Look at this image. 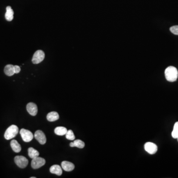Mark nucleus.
Listing matches in <instances>:
<instances>
[{"label":"nucleus","mask_w":178,"mask_h":178,"mask_svg":"<svg viewBox=\"0 0 178 178\" xmlns=\"http://www.w3.org/2000/svg\"><path fill=\"white\" fill-rule=\"evenodd\" d=\"M30 178H36V177H31Z\"/></svg>","instance_id":"5701e85b"},{"label":"nucleus","mask_w":178,"mask_h":178,"mask_svg":"<svg viewBox=\"0 0 178 178\" xmlns=\"http://www.w3.org/2000/svg\"><path fill=\"white\" fill-rule=\"evenodd\" d=\"M28 155L32 159L39 156V152L33 148H29L28 149Z\"/></svg>","instance_id":"a211bd4d"},{"label":"nucleus","mask_w":178,"mask_h":178,"mask_svg":"<svg viewBox=\"0 0 178 178\" xmlns=\"http://www.w3.org/2000/svg\"><path fill=\"white\" fill-rule=\"evenodd\" d=\"M45 58V53L41 50L36 51L32 58V61L34 64H38L41 63Z\"/></svg>","instance_id":"423d86ee"},{"label":"nucleus","mask_w":178,"mask_h":178,"mask_svg":"<svg viewBox=\"0 0 178 178\" xmlns=\"http://www.w3.org/2000/svg\"><path fill=\"white\" fill-rule=\"evenodd\" d=\"M6 14H5V18H6V20L9 21H12L13 18V10L12 9V7H10V6H8L6 8Z\"/></svg>","instance_id":"ddd939ff"},{"label":"nucleus","mask_w":178,"mask_h":178,"mask_svg":"<svg viewBox=\"0 0 178 178\" xmlns=\"http://www.w3.org/2000/svg\"><path fill=\"white\" fill-rule=\"evenodd\" d=\"M67 132V129L64 127H57L54 129V133L58 136H63Z\"/></svg>","instance_id":"f3484780"},{"label":"nucleus","mask_w":178,"mask_h":178,"mask_svg":"<svg viewBox=\"0 0 178 178\" xmlns=\"http://www.w3.org/2000/svg\"><path fill=\"white\" fill-rule=\"evenodd\" d=\"M14 69H15V73L16 74L19 73L21 71V67H19V66H14Z\"/></svg>","instance_id":"4be33fe9"},{"label":"nucleus","mask_w":178,"mask_h":178,"mask_svg":"<svg viewBox=\"0 0 178 178\" xmlns=\"http://www.w3.org/2000/svg\"><path fill=\"white\" fill-rule=\"evenodd\" d=\"M15 162L19 168H25L28 165V160L24 156H16L15 158Z\"/></svg>","instance_id":"7ed1b4c3"},{"label":"nucleus","mask_w":178,"mask_h":178,"mask_svg":"<svg viewBox=\"0 0 178 178\" xmlns=\"http://www.w3.org/2000/svg\"><path fill=\"white\" fill-rule=\"evenodd\" d=\"M165 75L166 79L168 81L175 82L178 78V70L176 67L171 66L165 69Z\"/></svg>","instance_id":"f257e3e1"},{"label":"nucleus","mask_w":178,"mask_h":178,"mask_svg":"<svg viewBox=\"0 0 178 178\" xmlns=\"http://www.w3.org/2000/svg\"><path fill=\"white\" fill-rule=\"evenodd\" d=\"M20 134L24 142H30L33 139V135L29 130L21 129L20 131Z\"/></svg>","instance_id":"39448f33"},{"label":"nucleus","mask_w":178,"mask_h":178,"mask_svg":"<svg viewBox=\"0 0 178 178\" xmlns=\"http://www.w3.org/2000/svg\"><path fill=\"white\" fill-rule=\"evenodd\" d=\"M4 73L8 76H12L15 73L14 69V65L12 64H8L6 65L4 69Z\"/></svg>","instance_id":"4468645a"},{"label":"nucleus","mask_w":178,"mask_h":178,"mask_svg":"<svg viewBox=\"0 0 178 178\" xmlns=\"http://www.w3.org/2000/svg\"><path fill=\"white\" fill-rule=\"evenodd\" d=\"M71 147H77L79 149H83L85 146V143L80 140H76L70 143Z\"/></svg>","instance_id":"dca6fc26"},{"label":"nucleus","mask_w":178,"mask_h":178,"mask_svg":"<svg viewBox=\"0 0 178 178\" xmlns=\"http://www.w3.org/2000/svg\"><path fill=\"white\" fill-rule=\"evenodd\" d=\"M46 163L45 159L39 156L32 159L31 161V167L34 169H37L44 166Z\"/></svg>","instance_id":"20e7f679"},{"label":"nucleus","mask_w":178,"mask_h":178,"mask_svg":"<svg viewBox=\"0 0 178 178\" xmlns=\"http://www.w3.org/2000/svg\"><path fill=\"white\" fill-rule=\"evenodd\" d=\"M27 111L31 115L34 116H36L38 113V107L36 104L33 102H29L27 104Z\"/></svg>","instance_id":"1a4fd4ad"},{"label":"nucleus","mask_w":178,"mask_h":178,"mask_svg":"<svg viewBox=\"0 0 178 178\" xmlns=\"http://www.w3.org/2000/svg\"><path fill=\"white\" fill-rule=\"evenodd\" d=\"M60 118L58 113L55 111H53L49 113L47 116V119L50 122H54L57 121Z\"/></svg>","instance_id":"2eb2a0df"},{"label":"nucleus","mask_w":178,"mask_h":178,"mask_svg":"<svg viewBox=\"0 0 178 178\" xmlns=\"http://www.w3.org/2000/svg\"><path fill=\"white\" fill-rule=\"evenodd\" d=\"M170 30L175 35H178V25H175L171 27Z\"/></svg>","instance_id":"412c9836"},{"label":"nucleus","mask_w":178,"mask_h":178,"mask_svg":"<svg viewBox=\"0 0 178 178\" xmlns=\"http://www.w3.org/2000/svg\"><path fill=\"white\" fill-rule=\"evenodd\" d=\"M34 137L41 145L45 144L47 141L45 135L41 130H37L35 132Z\"/></svg>","instance_id":"0eeeda50"},{"label":"nucleus","mask_w":178,"mask_h":178,"mask_svg":"<svg viewBox=\"0 0 178 178\" xmlns=\"http://www.w3.org/2000/svg\"><path fill=\"white\" fill-rule=\"evenodd\" d=\"M10 146L13 152L18 153L21 150V145L17 142V140H13L10 142Z\"/></svg>","instance_id":"f8f14e48"},{"label":"nucleus","mask_w":178,"mask_h":178,"mask_svg":"<svg viewBox=\"0 0 178 178\" xmlns=\"http://www.w3.org/2000/svg\"><path fill=\"white\" fill-rule=\"evenodd\" d=\"M172 136L174 139H177L178 137V122L174 124L173 130L172 133Z\"/></svg>","instance_id":"6ab92c4d"},{"label":"nucleus","mask_w":178,"mask_h":178,"mask_svg":"<svg viewBox=\"0 0 178 178\" xmlns=\"http://www.w3.org/2000/svg\"><path fill=\"white\" fill-rule=\"evenodd\" d=\"M50 172L57 176H61L63 173V170L60 165H54L51 167L50 169Z\"/></svg>","instance_id":"9b49d317"},{"label":"nucleus","mask_w":178,"mask_h":178,"mask_svg":"<svg viewBox=\"0 0 178 178\" xmlns=\"http://www.w3.org/2000/svg\"><path fill=\"white\" fill-rule=\"evenodd\" d=\"M61 167L64 171L67 172H70L74 170L75 168V166L71 162L64 161L61 162Z\"/></svg>","instance_id":"9d476101"},{"label":"nucleus","mask_w":178,"mask_h":178,"mask_svg":"<svg viewBox=\"0 0 178 178\" xmlns=\"http://www.w3.org/2000/svg\"><path fill=\"white\" fill-rule=\"evenodd\" d=\"M177 139H178V138H177Z\"/></svg>","instance_id":"b1692460"},{"label":"nucleus","mask_w":178,"mask_h":178,"mask_svg":"<svg viewBox=\"0 0 178 178\" xmlns=\"http://www.w3.org/2000/svg\"><path fill=\"white\" fill-rule=\"evenodd\" d=\"M18 128L15 125H12L7 129L4 133V138L9 140L15 138L18 133Z\"/></svg>","instance_id":"f03ea898"},{"label":"nucleus","mask_w":178,"mask_h":178,"mask_svg":"<svg viewBox=\"0 0 178 178\" xmlns=\"http://www.w3.org/2000/svg\"><path fill=\"white\" fill-rule=\"evenodd\" d=\"M145 149L149 154H154L157 151V146L154 143L148 142L145 143Z\"/></svg>","instance_id":"6e6552de"},{"label":"nucleus","mask_w":178,"mask_h":178,"mask_svg":"<svg viewBox=\"0 0 178 178\" xmlns=\"http://www.w3.org/2000/svg\"><path fill=\"white\" fill-rule=\"evenodd\" d=\"M66 138L69 140H74L75 137L73 131L71 130H69L67 131V133L66 134Z\"/></svg>","instance_id":"aec40b11"}]
</instances>
